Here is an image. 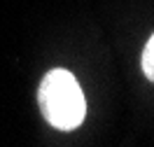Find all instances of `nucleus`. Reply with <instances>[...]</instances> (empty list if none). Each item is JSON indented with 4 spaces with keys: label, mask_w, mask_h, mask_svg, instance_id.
I'll return each instance as SVG.
<instances>
[{
    "label": "nucleus",
    "mask_w": 154,
    "mask_h": 147,
    "mask_svg": "<svg viewBox=\"0 0 154 147\" xmlns=\"http://www.w3.org/2000/svg\"><path fill=\"white\" fill-rule=\"evenodd\" d=\"M38 100L45 119L58 131H72L84 121L87 100L82 87L77 84L75 75L63 68L49 70L45 75L40 82Z\"/></svg>",
    "instance_id": "f257e3e1"
},
{
    "label": "nucleus",
    "mask_w": 154,
    "mask_h": 147,
    "mask_svg": "<svg viewBox=\"0 0 154 147\" xmlns=\"http://www.w3.org/2000/svg\"><path fill=\"white\" fill-rule=\"evenodd\" d=\"M143 72L149 82H154V35L147 40L143 49Z\"/></svg>",
    "instance_id": "f03ea898"
}]
</instances>
